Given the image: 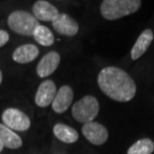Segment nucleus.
I'll use <instances>...</instances> for the list:
<instances>
[{"instance_id": "f257e3e1", "label": "nucleus", "mask_w": 154, "mask_h": 154, "mask_svg": "<svg viewBox=\"0 0 154 154\" xmlns=\"http://www.w3.org/2000/svg\"><path fill=\"white\" fill-rule=\"evenodd\" d=\"M101 91L118 102H128L135 96L136 84L127 72L115 66L103 68L97 77Z\"/></svg>"}, {"instance_id": "f03ea898", "label": "nucleus", "mask_w": 154, "mask_h": 154, "mask_svg": "<svg viewBox=\"0 0 154 154\" xmlns=\"http://www.w3.org/2000/svg\"><path fill=\"white\" fill-rule=\"evenodd\" d=\"M142 2L140 0H104L101 2V15L107 20H116L137 12Z\"/></svg>"}, {"instance_id": "7ed1b4c3", "label": "nucleus", "mask_w": 154, "mask_h": 154, "mask_svg": "<svg viewBox=\"0 0 154 154\" xmlns=\"http://www.w3.org/2000/svg\"><path fill=\"white\" fill-rule=\"evenodd\" d=\"M7 23L12 31L25 36H33L35 29L40 25L39 21L32 14L23 10L12 12L8 16Z\"/></svg>"}, {"instance_id": "20e7f679", "label": "nucleus", "mask_w": 154, "mask_h": 154, "mask_svg": "<svg viewBox=\"0 0 154 154\" xmlns=\"http://www.w3.org/2000/svg\"><path fill=\"white\" fill-rule=\"evenodd\" d=\"M99 112V102L92 95H86L72 106V116L80 123H89L95 119Z\"/></svg>"}, {"instance_id": "39448f33", "label": "nucleus", "mask_w": 154, "mask_h": 154, "mask_svg": "<svg viewBox=\"0 0 154 154\" xmlns=\"http://www.w3.org/2000/svg\"><path fill=\"white\" fill-rule=\"evenodd\" d=\"M3 124L15 131H26L30 127V119L17 108H8L2 113Z\"/></svg>"}, {"instance_id": "423d86ee", "label": "nucleus", "mask_w": 154, "mask_h": 154, "mask_svg": "<svg viewBox=\"0 0 154 154\" xmlns=\"http://www.w3.org/2000/svg\"><path fill=\"white\" fill-rule=\"evenodd\" d=\"M82 134L94 145H102L108 139V131L105 126L94 121L83 125Z\"/></svg>"}, {"instance_id": "0eeeda50", "label": "nucleus", "mask_w": 154, "mask_h": 154, "mask_svg": "<svg viewBox=\"0 0 154 154\" xmlns=\"http://www.w3.org/2000/svg\"><path fill=\"white\" fill-rule=\"evenodd\" d=\"M52 27L55 31L64 36H74L79 30V25L68 14L59 13L58 16L52 21Z\"/></svg>"}, {"instance_id": "6e6552de", "label": "nucleus", "mask_w": 154, "mask_h": 154, "mask_svg": "<svg viewBox=\"0 0 154 154\" xmlns=\"http://www.w3.org/2000/svg\"><path fill=\"white\" fill-rule=\"evenodd\" d=\"M57 93L56 85L50 79L44 80L39 85L35 95V103L39 107H47L53 102Z\"/></svg>"}, {"instance_id": "1a4fd4ad", "label": "nucleus", "mask_w": 154, "mask_h": 154, "mask_svg": "<svg viewBox=\"0 0 154 154\" xmlns=\"http://www.w3.org/2000/svg\"><path fill=\"white\" fill-rule=\"evenodd\" d=\"M60 64V55L56 51H50L41 58L37 64L36 72L41 78L51 75Z\"/></svg>"}, {"instance_id": "9d476101", "label": "nucleus", "mask_w": 154, "mask_h": 154, "mask_svg": "<svg viewBox=\"0 0 154 154\" xmlns=\"http://www.w3.org/2000/svg\"><path fill=\"white\" fill-rule=\"evenodd\" d=\"M33 16H34L38 21H53L55 18L58 16L59 11L52 5L50 2L44 1V0H38L34 3L32 7Z\"/></svg>"}, {"instance_id": "9b49d317", "label": "nucleus", "mask_w": 154, "mask_h": 154, "mask_svg": "<svg viewBox=\"0 0 154 154\" xmlns=\"http://www.w3.org/2000/svg\"><path fill=\"white\" fill-rule=\"evenodd\" d=\"M73 90L68 85H63L57 91L55 98L52 102V109L56 113L65 112L71 105L73 100Z\"/></svg>"}, {"instance_id": "f8f14e48", "label": "nucleus", "mask_w": 154, "mask_h": 154, "mask_svg": "<svg viewBox=\"0 0 154 154\" xmlns=\"http://www.w3.org/2000/svg\"><path fill=\"white\" fill-rule=\"evenodd\" d=\"M39 54V49L34 44H24L17 47L13 52L12 58L15 62L26 64L36 59Z\"/></svg>"}, {"instance_id": "ddd939ff", "label": "nucleus", "mask_w": 154, "mask_h": 154, "mask_svg": "<svg viewBox=\"0 0 154 154\" xmlns=\"http://www.w3.org/2000/svg\"><path fill=\"white\" fill-rule=\"evenodd\" d=\"M154 38L153 31L151 29H145L137 38L136 42L131 49V59L137 60L145 53L146 50L151 44Z\"/></svg>"}, {"instance_id": "4468645a", "label": "nucleus", "mask_w": 154, "mask_h": 154, "mask_svg": "<svg viewBox=\"0 0 154 154\" xmlns=\"http://www.w3.org/2000/svg\"><path fill=\"white\" fill-rule=\"evenodd\" d=\"M0 140L3 146L9 149H18L22 146L21 137L4 124H0Z\"/></svg>"}, {"instance_id": "2eb2a0df", "label": "nucleus", "mask_w": 154, "mask_h": 154, "mask_svg": "<svg viewBox=\"0 0 154 154\" xmlns=\"http://www.w3.org/2000/svg\"><path fill=\"white\" fill-rule=\"evenodd\" d=\"M53 133L58 140L64 143H74L78 140V132L66 124L57 123L53 127Z\"/></svg>"}, {"instance_id": "dca6fc26", "label": "nucleus", "mask_w": 154, "mask_h": 154, "mask_svg": "<svg viewBox=\"0 0 154 154\" xmlns=\"http://www.w3.org/2000/svg\"><path fill=\"white\" fill-rule=\"evenodd\" d=\"M153 151L154 142L149 138H143L129 147L127 154H152Z\"/></svg>"}, {"instance_id": "f3484780", "label": "nucleus", "mask_w": 154, "mask_h": 154, "mask_svg": "<svg viewBox=\"0 0 154 154\" xmlns=\"http://www.w3.org/2000/svg\"><path fill=\"white\" fill-rule=\"evenodd\" d=\"M33 37L42 46H51L54 43V35L48 27L39 25L33 33Z\"/></svg>"}, {"instance_id": "a211bd4d", "label": "nucleus", "mask_w": 154, "mask_h": 154, "mask_svg": "<svg viewBox=\"0 0 154 154\" xmlns=\"http://www.w3.org/2000/svg\"><path fill=\"white\" fill-rule=\"evenodd\" d=\"M9 41V34L5 30L0 29V47L4 46Z\"/></svg>"}, {"instance_id": "6ab92c4d", "label": "nucleus", "mask_w": 154, "mask_h": 154, "mask_svg": "<svg viewBox=\"0 0 154 154\" xmlns=\"http://www.w3.org/2000/svg\"><path fill=\"white\" fill-rule=\"evenodd\" d=\"M3 148H4V146H3V144H2V142H1V140H0V152L2 151Z\"/></svg>"}, {"instance_id": "aec40b11", "label": "nucleus", "mask_w": 154, "mask_h": 154, "mask_svg": "<svg viewBox=\"0 0 154 154\" xmlns=\"http://www.w3.org/2000/svg\"><path fill=\"white\" fill-rule=\"evenodd\" d=\"M1 82H2V72L0 70V84H1Z\"/></svg>"}]
</instances>
